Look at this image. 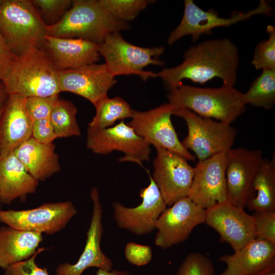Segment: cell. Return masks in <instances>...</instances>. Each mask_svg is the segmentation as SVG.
Instances as JSON below:
<instances>
[{"label":"cell","mask_w":275,"mask_h":275,"mask_svg":"<svg viewBox=\"0 0 275 275\" xmlns=\"http://www.w3.org/2000/svg\"><path fill=\"white\" fill-rule=\"evenodd\" d=\"M238 62V49L229 39L210 40L190 47L180 64L164 68L157 76L169 91L179 87L185 79L203 84L218 77L223 85L234 86Z\"/></svg>","instance_id":"1"},{"label":"cell","mask_w":275,"mask_h":275,"mask_svg":"<svg viewBox=\"0 0 275 275\" xmlns=\"http://www.w3.org/2000/svg\"><path fill=\"white\" fill-rule=\"evenodd\" d=\"M167 98L174 109L186 108L201 117L230 124L246 108L243 93L224 85L210 88L182 84L170 90Z\"/></svg>","instance_id":"2"},{"label":"cell","mask_w":275,"mask_h":275,"mask_svg":"<svg viewBox=\"0 0 275 275\" xmlns=\"http://www.w3.org/2000/svg\"><path fill=\"white\" fill-rule=\"evenodd\" d=\"M71 6L59 22L46 25L47 35L99 44L107 34L130 29L108 12L99 0H74Z\"/></svg>","instance_id":"3"},{"label":"cell","mask_w":275,"mask_h":275,"mask_svg":"<svg viewBox=\"0 0 275 275\" xmlns=\"http://www.w3.org/2000/svg\"><path fill=\"white\" fill-rule=\"evenodd\" d=\"M3 83L9 94L25 98L59 95V71L42 47L17 56Z\"/></svg>","instance_id":"4"},{"label":"cell","mask_w":275,"mask_h":275,"mask_svg":"<svg viewBox=\"0 0 275 275\" xmlns=\"http://www.w3.org/2000/svg\"><path fill=\"white\" fill-rule=\"evenodd\" d=\"M0 33L16 56L42 47L47 35L44 23L30 0H3Z\"/></svg>","instance_id":"5"},{"label":"cell","mask_w":275,"mask_h":275,"mask_svg":"<svg viewBox=\"0 0 275 275\" xmlns=\"http://www.w3.org/2000/svg\"><path fill=\"white\" fill-rule=\"evenodd\" d=\"M100 56L114 76L135 74L146 81L157 77V73L144 70L150 65L162 66L164 62L158 57L164 53L162 46L143 47L126 41L120 32L107 34L98 44Z\"/></svg>","instance_id":"6"},{"label":"cell","mask_w":275,"mask_h":275,"mask_svg":"<svg viewBox=\"0 0 275 275\" xmlns=\"http://www.w3.org/2000/svg\"><path fill=\"white\" fill-rule=\"evenodd\" d=\"M172 115L185 121L188 132L181 143L186 149L194 152L199 160L232 148L237 130L231 124L201 117L186 108L173 109Z\"/></svg>","instance_id":"7"},{"label":"cell","mask_w":275,"mask_h":275,"mask_svg":"<svg viewBox=\"0 0 275 275\" xmlns=\"http://www.w3.org/2000/svg\"><path fill=\"white\" fill-rule=\"evenodd\" d=\"M173 109L168 103L149 111L134 110L131 120L127 124L156 149H164L186 160H194L195 156L183 146L173 125L171 116Z\"/></svg>","instance_id":"8"},{"label":"cell","mask_w":275,"mask_h":275,"mask_svg":"<svg viewBox=\"0 0 275 275\" xmlns=\"http://www.w3.org/2000/svg\"><path fill=\"white\" fill-rule=\"evenodd\" d=\"M86 146L98 154L121 151L124 155L119 158V162L131 161L141 166L149 160L151 153V145L123 121L102 129L88 128Z\"/></svg>","instance_id":"9"},{"label":"cell","mask_w":275,"mask_h":275,"mask_svg":"<svg viewBox=\"0 0 275 275\" xmlns=\"http://www.w3.org/2000/svg\"><path fill=\"white\" fill-rule=\"evenodd\" d=\"M77 212L70 201L46 203L28 210H1L0 222L18 230L51 235L64 229Z\"/></svg>","instance_id":"10"},{"label":"cell","mask_w":275,"mask_h":275,"mask_svg":"<svg viewBox=\"0 0 275 275\" xmlns=\"http://www.w3.org/2000/svg\"><path fill=\"white\" fill-rule=\"evenodd\" d=\"M205 214L206 209L188 197L179 200L158 218L155 245L167 249L184 242L197 226L205 223Z\"/></svg>","instance_id":"11"},{"label":"cell","mask_w":275,"mask_h":275,"mask_svg":"<svg viewBox=\"0 0 275 275\" xmlns=\"http://www.w3.org/2000/svg\"><path fill=\"white\" fill-rule=\"evenodd\" d=\"M184 9L179 24L171 32L168 39L169 45H172L187 35L196 41L203 34L210 35L212 30L217 27L229 26L239 21L246 20L253 15L268 14L273 11L267 2L262 0L255 9L245 13L236 14L230 18L218 17L213 10L205 11L192 0L184 1Z\"/></svg>","instance_id":"12"},{"label":"cell","mask_w":275,"mask_h":275,"mask_svg":"<svg viewBox=\"0 0 275 275\" xmlns=\"http://www.w3.org/2000/svg\"><path fill=\"white\" fill-rule=\"evenodd\" d=\"M149 178V184L140 190L142 201L138 206L128 207L119 202L113 203V217L117 226L138 236L156 230L157 219L168 206L150 174Z\"/></svg>","instance_id":"13"},{"label":"cell","mask_w":275,"mask_h":275,"mask_svg":"<svg viewBox=\"0 0 275 275\" xmlns=\"http://www.w3.org/2000/svg\"><path fill=\"white\" fill-rule=\"evenodd\" d=\"M152 176L167 206L187 197L194 176V167L183 156L157 148Z\"/></svg>","instance_id":"14"},{"label":"cell","mask_w":275,"mask_h":275,"mask_svg":"<svg viewBox=\"0 0 275 275\" xmlns=\"http://www.w3.org/2000/svg\"><path fill=\"white\" fill-rule=\"evenodd\" d=\"M260 149L232 148L226 153L227 201L244 209L253 180L263 159Z\"/></svg>","instance_id":"15"},{"label":"cell","mask_w":275,"mask_h":275,"mask_svg":"<svg viewBox=\"0 0 275 275\" xmlns=\"http://www.w3.org/2000/svg\"><path fill=\"white\" fill-rule=\"evenodd\" d=\"M205 223L215 230L221 240L229 243L234 252L255 238L253 215L227 201L206 209Z\"/></svg>","instance_id":"16"},{"label":"cell","mask_w":275,"mask_h":275,"mask_svg":"<svg viewBox=\"0 0 275 275\" xmlns=\"http://www.w3.org/2000/svg\"><path fill=\"white\" fill-rule=\"evenodd\" d=\"M226 153L199 160L187 197L206 209L227 201Z\"/></svg>","instance_id":"17"},{"label":"cell","mask_w":275,"mask_h":275,"mask_svg":"<svg viewBox=\"0 0 275 275\" xmlns=\"http://www.w3.org/2000/svg\"><path fill=\"white\" fill-rule=\"evenodd\" d=\"M90 197L93 210L84 249L74 264H60L56 269V275H81L86 269L92 267L105 270L113 269L112 260L101 248L103 208L96 187L92 189Z\"/></svg>","instance_id":"18"},{"label":"cell","mask_w":275,"mask_h":275,"mask_svg":"<svg viewBox=\"0 0 275 275\" xmlns=\"http://www.w3.org/2000/svg\"><path fill=\"white\" fill-rule=\"evenodd\" d=\"M116 82L105 63H93L59 72L61 92L74 93L94 105L107 96L108 90Z\"/></svg>","instance_id":"19"},{"label":"cell","mask_w":275,"mask_h":275,"mask_svg":"<svg viewBox=\"0 0 275 275\" xmlns=\"http://www.w3.org/2000/svg\"><path fill=\"white\" fill-rule=\"evenodd\" d=\"M42 48L59 72L96 63L99 60L98 44L83 39L46 35Z\"/></svg>","instance_id":"20"},{"label":"cell","mask_w":275,"mask_h":275,"mask_svg":"<svg viewBox=\"0 0 275 275\" xmlns=\"http://www.w3.org/2000/svg\"><path fill=\"white\" fill-rule=\"evenodd\" d=\"M26 98L9 96L0 117V157L14 151L32 138L33 121L25 107Z\"/></svg>","instance_id":"21"},{"label":"cell","mask_w":275,"mask_h":275,"mask_svg":"<svg viewBox=\"0 0 275 275\" xmlns=\"http://www.w3.org/2000/svg\"><path fill=\"white\" fill-rule=\"evenodd\" d=\"M219 260L226 264L220 275H251L275 262V244L255 238Z\"/></svg>","instance_id":"22"},{"label":"cell","mask_w":275,"mask_h":275,"mask_svg":"<svg viewBox=\"0 0 275 275\" xmlns=\"http://www.w3.org/2000/svg\"><path fill=\"white\" fill-rule=\"evenodd\" d=\"M39 182L27 171L14 153L0 157V200L9 205L19 199H26L34 194Z\"/></svg>","instance_id":"23"},{"label":"cell","mask_w":275,"mask_h":275,"mask_svg":"<svg viewBox=\"0 0 275 275\" xmlns=\"http://www.w3.org/2000/svg\"><path fill=\"white\" fill-rule=\"evenodd\" d=\"M31 176L44 181L61 171L59 156L52 143L43 144L31 138L13 152Z\"/></svg>","instance_id":"24"},{"label":"cell","mask_w":275,"mask_h":275,"mask_svg":"<svg viewBox=\"0 0 275 275\" xmlns=\"http://www.w3.org/2000/svg\"><path fill=\"white\" fill-rule=\"evenodd\" d=\"M41 233L8 226L0 228V268L27 260L35 255L43 241Z\"/></svg>","instance_id":"25"},{"label":"cell","mask_w":275,"mask_h":275,"mask_svg":"<svg viewBox=\"0 0 275 275\" xmlns=\"http://www.w3.org/2000/svg\"><path fill=\"white\" fill-rule=\"evenodd\" d=\"M254 212L275 211V154L263 158L251 185L245 207Z\"/></svg>","instance_id":"26"},{"label":"cell","mask_w":275,"mask_h":275,"mask_svg":"<svg viewBox=\"0 0 275 275\" xmlns=\"http://www.w3.org/2000/svg\"><path fill=\"white\" fill-rule=\"evenodd\" d=\"M94 106L96 113L88 123V128L102 129L112 127L118 120L132 117L134 110L122 98L116 96L110 98L108 96L100 100Z\"/></svg>","instance_id":"27"},{"label":"cell","mask_w":275,"mask_h":275,"mask_svg":"<svg viewBox=\"0 0 275 275\" xmlns=\"http://www.w3.org/2000/svg\"><path fill=\"white\" fill-rule=\"evenodd\" d=\"M243 99L245 104L272 108L275 103V69H263L249 90L243 93Z\"/></svg>","instance_id":"28"},{"label":"cell","mask_w":275,"mask_h":275,"mask_svg":"<svg viewBox=\"0 0 275 275\" xmlns=\"http://www.w3.org/2000/svg\"><path fill=\"white\" fill-rule=\"evenodd\" d=\"M77 109L70 101L59 98L50 116L56 139L81 135L77 121Z\"/></svg>","instance_id":"29"},{"label":"cell","mask_w":275,"mask_h":275,"mask_svg":"<svg viewBox=\"0 0 275 275\" xmlns=\"http://www.w3.org/2000/svg\"><path fill=\"white\" fill-rule=\"evenodd\" d=\"M102 7L117 19L126 22L134 19L153 2L149 0H99Z\"/></svg>","instance_id":"30"},{"label":"cell","mask_w":275,"mask_h":275,"mask_svg":"<svg viewBox=\"0 0 275 275\" xmlns=\"http://www.w3.org/2000/svg\"><path fill=\"white\" fill-rule=\"evenodd\" d=\"M266 32L268 38L256 46L252 64L256 69H275V28L269 25Z\"/></svg>","instance_id":"31"},{"label":"cell","mask_w":275,"mask_h":275,"mask_svg":"<svg viewBox=\"0 0 275 275\" xmlns=\"http://www.w3.org/2000/svg\"><path fill=\"white\" fill-rule=\"evenodd\" d=\"M44 23L48 26L59 22L72 4L70 0H31Z\"/></svg>","instance_id":"32"},{"label":"cell","mask_w":275,"mask_h":275,"mask_svg":"<svg viewBox=\"0 0 275 275\" xmlns=\"http://www.w3.org/2000/svg\"><path fill=\"white\" fill-rule=\"evenodd\" d=\"M212 261L198 252L188 254L182 262L175 275H214Z\"/></svg>","instance_id":"33"},{"label":"cell","mask_w":275,"mask_h":275,"mask_svg":"<svg viewBox=\"0 0 275 275\" xmlns=\"http://www.w3.org/2000/svg\"><path fill=\"white\" fill-rule=\"evenodd\" d=\"M59 98V95L26 98L25 107L29 117L33 122L49 118Z\"/></svg>","instance_id":"34"},{"label":"cell","mask_w":275,"mask_h":275,"mask_svg":"<svg viewBox=\"0 0 275 275\" xmlns=\"http://www.w3.org/2000/svg\"><path fill=\"white\" fill-rule=\"evenodd\" d=\"M252 215L255 238L275 244V211L255 212Z\"/></svg>","instance_id":"35"},{"label":"cell","mask_w":275,"mask_h":275,"mask_svg":"<svg viewBox=\"0 0 275 275\" xmlns=\"http://www.w3.org/2000/svg\"><path fill=\"white\" fill-rule=\"evenodd\" d=\"M45 250L44 248H38L36 254L30 258L14 264L4 270V275H49L47 267H40L36 262L37 256Z\"/></svg>","instance_id":"36"},{"label":"cell","mask_w":275,"mask_h":275,"mask_svg":"<svg viewBox=\"0 0 275 275\" xmlns=\"http://www.w3.org/2000/svg\"><path fill=\"white\" fill-rule=\"evenodd\" d=\"M124 256L127 261L132 265L142 266L151 261L153 253L151 247L148 245L129 242L125 245Z\"/></svg>","instance_id":"37"},{"label":"cell","mask_w":275,"mask_h":275,"mask_svg":"<svg viewBox=\"0 0 275 275\" xmlns=\"http://www.w3.org/2000/svg\"><path fill=\"white\" fill-rule=\"evenodd\" d=\"M32 138L41 143H53L56 139V136L50 121V118L33 122Z\"/></svg>","instance_id":"38"},{"label":"cell","mask_w":275,"mask_h":275,"mask_svg":"<svg viewBox=\"0 0 275 275\" xmlns=\"http://www.w3.org/2000/svg\"><path fill=\"white\" fill-rule=\"evenodd\" d=\"M16 57L0 33V80L3 81L7 77Z\"/></svg>","instance_id":"39"},{"label":"cell","mask_w":275,"mask_h":275,"mask_svg":"<svg viewBox=\"0 0 275 275\" xmlns=\"http://www.w3.org/2000/svg\"><path fill=\"white\" fill-rule=\"evenodd\" d=\"M9 94L8 93L3 82L0 80V117L7 102Z\"/></svg>","instance_id":"40"},{"label":"cell","mask_w":275,"mask_h":275,"mask_svg":"<svg viewBox=\"0 0 275 275\" xmlns=\"http://www.w3.org/2000/svg\"><path fill=\"white\" fill-rule=\"evenodd\" d=\"M94 275H131L130 272L125 270L111 269L105 270L98 268Z\"/></svg>","instance_id":"41"},{"label":"cell","mask_w":275,"mask_h":275,"mask_svg":"<svg viewBox=\"0 0 275 275\" xmlns=\"http://www.w3.org/2000/svg\"><path fill=\"white\" fill-rule=\"evenodd\" d=\"M251 275H275V262L263 269Z\"/></svg>","instance_id":"42"},{"label":"cell","mask_w":275,"mask_h":275,"mask_svg":"<svg viewBox=\"0 0 275 275\" xmlns=\"http://www.w3.org/2000/svg\"><path fill=\"white\" fill-rule=\"evenodd\" d=\"M1 204H2V203H1V201L0 200V211L1 210Z\"/></svg>","instance_id":"43"},{"label":"cell","mask_w":275,"mask_h":275,"mask_svg":"<svg viewBox=\"0 0 275 275\" xmlns=\"http://www.w3.org/2000/svg\"><path fill=\"white\" fill-rule=\"evenodd\" d=\"M2 2H3V0H0V6L2 4Z\"/></svg>","instance_id":"44"}]
</instances>
